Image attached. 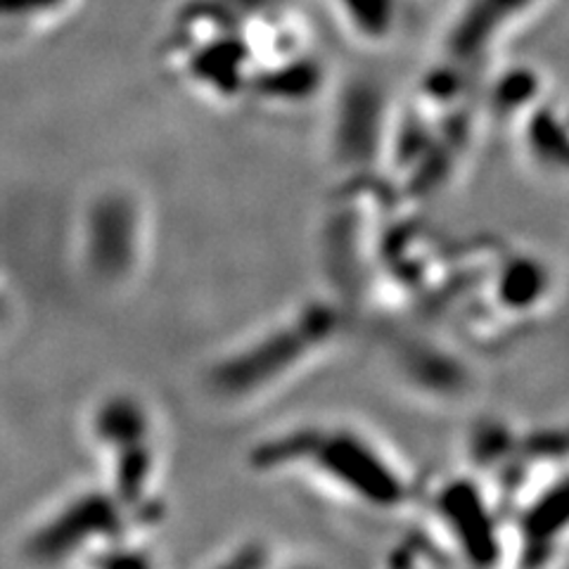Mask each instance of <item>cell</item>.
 Returning <instances> with one entry per match:
<instances>
[{
    "instance_id": "obj_1",
    "label": "cell",
    "mask_w": 569,
    "mask_h": 569,
    "mask_svg": "<svg viewBox=\"0 0 569 569\" xmlns=\"http://www.w3.org/2000/svg\"><path fill=\"white\" fill-rule=\"evenodd\" d=\"M252 468L266 475L307 477L311 485L372 512H395L413 498L403 468L378 439L353 425H301L263 439Z\"/></svg>"
},
{
    "instance_id": "obj_2",
    "label": "cell",
    "mask_w": 569,
    "mask_h": 569,
    "mask_svg": "<svg viewBox=\"0 0 569 569\" xmlns=\"http://www.w3.org/2000/svg\"><path fill=\"white\" fill-rule=\"evenodd\" d=\"M164 62L178 83L211 104L252 100L257 58L242 14L226 3L198 0L178 12L164 39Z\"/></svg>"
},
{
    "instance_id": "obj_3",
    "label": "cell",
    "mask_w": 569,
    "mask_h": 569,
    "mask_svg": "<svg viewBox=\"0 0 569 569\" xmlns=\"http://www.w3.org/2000/svg\"><path fill=\"white\" fill-rule=\"evenodd\" d=\"M342 328V307L328 299H309L249 337L244 345L223 353L209 368L207 385L226 401H252L326 353Z\"/></svg>"
},
{
    "instance_id": "obj_4",
    "label": "cell",
    "mask_w": 569,
    "mask_h": 569,
    "mask_svg": "<svg viewBox=\"0 0 569 569\" xmlns=\"http://www.w3.org/2000/svg\"><path fill=\"white\" fill-rule=\"evenodd\" d=\"M140 520L110 489H88L52 510L24 541V553L39 565H64L88 558L96 565H140L133 527Z\"/></svg>"
},
{
    "instance_id": "obj_5",
    "label": "cell",
    "mask_w": 569,
    "mask_h": 569,
    "mask_svg": "<svg viewBox=\"0 0 569 569\" xmlns=\"http://www.w3.org/2000/svg\"><path fill=\"white\" fill-rule=\"evenodd\" d=\"M91 439L107 470V489L140 520L154 522L159 443L146 401L133 395L104 397L91 416Z\"/></svg>"
},
{
    "instance_id": "obj_6",
    "label": "cell",
    "mask_w": 569,
    "mask_h": 569,
    "mask_svg": "<svg viewBox=\"0 0 569 569\" xmlns=\"http://www.w3.org/2000/svg\"><path fill=\"white\" fill-rule=\"evenodd\" d=\"M443 546L470 565L512 562V522L506 498L475 470L451 475L427 493Z\"/></svg>"
},
{
    "instance_id": "obj_7",
    "label": "cell",
    "mask_w": 569,
    "mask_h": 569,
    "mask_svg": "<svg viewBox=\"0 0 569 569\" xmlns=\"http://www.w3.org/2000/svg\"><path fill=\"white\" fill-rule=\"evenodd\" d=\"M146 207L127 188L93 192L81 213V263L104 288H121L136 278L146 257Z\"/></svg>"
},
{
    "instance_id": "obj_8",
    "label": "cell",
    "mask_w": 569,
    "mask_h": 569,
    "mask_svg": "<svg viewBox=\"0 0 569 569\" xmlns=\"http://www.w3.org/2000/svg\"><path fill=\"white\" fill-rule=\"evenodd\" d=\"M391 129L382 88L370 79H353L335 104L332 157L347 171L366 173L387 157Z\"/></svg>"
},
{
    "instance_id": "obj_9",
    "label": "cell",
    "mask_w": 569,
    "mask_h": 569,
    "mask_svg": "<svg viewBox=\"0 0 569 569\" xmlns=\"http://www.w3.org/2000/svg\"><path fill=\"white\" fill-rule=\"evenodd\" d=\"M518 129L533 169L569 181V107L541 102Z\"/></svg>"
},
{
    "instance_id": "obj_10",
    "label": "cell",
    "mask_w": 569,
    "mask_h": 569,
    "mask_svg": "<svg viewBox=\"0 0 569 569\" xmlns=\"http://www.w3.org/2000/svg\"><path fill=\"white\" fill-rule=\"evenodd\" d=\"M345 29L356 39L382 46L397 36L403 0H328Z\"/></svg>"
},
{
    "instance_id": "obj_11",
    "label": "cell",
    "mask_w": 569,
    "mask_h": 569,
    "mask_svg": "<svg viewBox=\"0 0 569 569\" xmlns=\"http://www.w3.org/2000/svg\"><path fill=\"white\" fill-rule=\"evenodd\" d=\"M541 79L533 69H518V71H506V74L498 77V81L491 88V112L496 119L512 127V123H520L537 110L543 102L541 100Z\"/></svg>"
},
{
    "instance_id": "obj_12",
    "label": "cell",
    "mask_w": 569,
    "mask_h": 569,
    "mask_svg": "<svg viewBox=\"0 0 569 569\" xmlns=\"http://www.w3.org/2000/svg\"><path fill=\"white\" fill-rule=\"evenodd\" d=\"M74 3L77 0H3V22L24 31L43 29L56 24Z\"/></svg>"
},
{
    "instance_id": "obj_13",
    "label": "cell",
    "mask_w": 569,
    "mask_h": 569,
    "mask_svg": "<svg viewBox=\"0 0 569 569\" xmlns=\"http://www.w3.org/2000/svg\"><path fill=\"white\" fill-rule=\"evenodd\" d=\"M565 430H567V437H569V425H565Z\"/></svg>"
}]
</instances>
